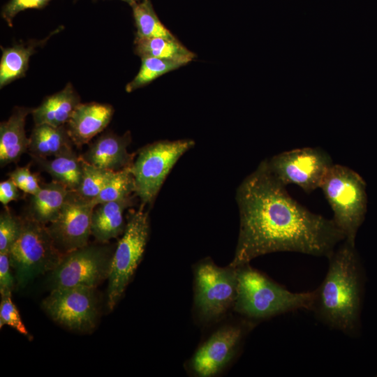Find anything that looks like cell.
I'll list each match as a JSON object with an SVG mask.
<instances>
[{"instance_id": "6da1fadb", "label": "cell", "mask_w": 377, "mask_h": 377, "mask_svg": "<svg viewBox=\"0 0 377 377\" xmlns=\"http://www.w3.org/2000/svg\"><path fill=\"white\" fill-rule=\"evenodd\" d=\"M236 200L240 224L230 267L281 251L327 258L345 239L332 219L310 212L293 199L271 174L265 160L240 184Z\"/></svg>"}, {"instance_id": "7a4b0ae2", "label": "cell", "mask_w": 377, "mask_h": 377, "mask_svg": "<svg viewBox=\"0 0 377 377\" xmlns=\"http://www.w3.org/2000/svg\"><path fill=\"white\" fill-rule=\"evenodd\" d=\"M327 258L328 269L321 284L313 290L310 311L330 328L356 337L361 330L366 278L355 242L345 239Z\"/></svg>"}, {"instance_id": "3957f363", "label": "cell", "mask_w": 377, "mask_h": 377, "mask_svg": "<svg viewBox=\"0 0 377 377\" xmlns=\"http://www.w3.org/2000/svg\"><path fill=\"white\" fill-rule=\"evenodd\" d=\"M237 269L234 310L249 320L267 319L300 309L310 310L314 292L293 293L251 267Z\"/></svg>"}, {"instance_id": "277c9868", "label": "cell", "mask_w": 377, "mask_h": 377, "mask_svg": "<svg viewBox=\"0 0 377 377\" xmlns=\"http://www.w3.org/2000/svg\"><path fill=\"white\" fill-rule=\"evenodd\" d=\"M320 188L332 208V219L342 231L345 239L355 242L357 232L367 212L365 182L350 168L333 164Z\"/></svg>"}, {"instance_id": "5b68a950", "label": "cell", "mask_w": 377, "mask_h": 377, "mask_svg": "<svg viewBox=\"0 0 377 377\" xmlns=\"http://www.w3.org/2000/svg\"><path fill=\"white\" fill-rule=\"evenodd\" d=\"M22 219L21 234L8 252L18 288H24L38 276L50 272L64 256L46 225L26 215Z\"/></svg>"}, {"instance_id": "8992f818", "label": "cell", "mask_w": 377, "mask_h": 377, "mask_svg": "<svg viewBox=\"0 0 377 377\" xmlns=\"http://www.w3.org/2000/svg\"><path fill=\"white\" fill-rule=\"evenodd\" d=\"M129 209L124 231L113 252L108 276V308L112 310L122 297L141 261L149 237L148 212Z\"/></svg>"}, {"instance_id": "52a82bcc", "label": "cell", "mask_w": 377, "mask_h": 377, "mask_svg": "<svg viewBox=\"0 0 377 377\" xmlns=\"http://www.w3.org/2000/svg\"><path fill=\"white\" fill-rule=\"evenodd\" d=\"M195 145L193 140H158L140 149L130 167L140 207L151 205L170 171Z\"/></svg>"}, {"instance_id": "ba28073f", "label": "cell", "mask_w": 377, "mask_h": 377, "mask_svg": "<svg viewBox=\"0 0 377 377\" xmlns=\"http://www.w3.org/2000/svg\"><path fill=\"white\" fill-rule=\"evenodd\" d=\"M106 244H88L64 254L49 272L51 290L77 286L95 288L108 279L114 251Z\"/></svg>"}, {"instance_id": "9c48e42d", "label": "cell", "mask_w": 377, "mask_h": 377, "mask_svg": "<svg viewBox=\"0 0 377 377\" xmlns=\"http://www.w3.org/2000/svg\"><path fill=\"white\" fill-rule=\"evenodd\" d=\"M195 307L205 322L219 318L233 307L237 295V269L221 267L210 260L195 268Z\"/></svg>"}, {"instance_id": "30bf717a", "label": "cell", "mask_w": 377, "mask_h": 377, "mask_svg": "<svg viewBox=\"0 0 377 377\" xmlns=\"http://www.w3.org/2000/svg\"><path fill=\"white\" fill-rule=\"evenodd\" d=\"M265 161L269 172L281 184H295L308 193L320 188L334 164L330 154L319 147L293 149Z\"/></svg>"}, {"instance_id": "8fae6325", "label": "cell", "mask_w": 377, "mask_h": 377, "mask_svg": "<svg viewBox=\"0 0 377 377\" xmlns=\"http://www.w3.org/2000/svg\"><path fill=\"white\" fill-rule=\"evenodd\" d=\"M94 288L77 286L52 290L42 302L43 309L64 327L88 332L95 327L98 317Z\"/></svg>"}, {"instance_id": "7c38bea8", "label": "cell", "mask_w": 377, "mask_h": 377, "mask_svg": "<svg viewBox=\"0 0 377 377\" xmlns=\"http://www.w3.org/2000/svg\"><path fill=\"white\" fill-rule=\"evenodd\" d=\"M91 200L71 191L58 217L47 226L59 251L65 254L89 244L91 216L95 208Z\"/></svg>"}, {"instance_id": "4fadbf2b", "label": "cell", "mask_w": 377, "mask_h": 377, "mask_svg": "<svg viewBox=\"0 0 377 377\" xmlns=\"http://www.w3.org/2000/svg\"><path fill=\"white\" fill-rule=\"evenodd\" d=\"M246 328L224 326L214 332L195 351L191 368L198 376L211 377L219 373L235 357Z\"/></svg>"}, {"instance_id": "5bb4252c", "label": "cell", "mask_w": 377, "mask_h": 377, "mask_svg": "<svg viewBox=\"0 0 377 377\" xmlns=\"http://www.w3.org/2000/svg\"><path fill=\"white\" fill-rule=\"evenodd\" d=\"M132 140L130 131L119 135L112 131L100 135L81 156L86 162L98 168L119 171L130 168L134 161L135 154L128 151Z\"/></svg>"}, {"instance_id": "9a60e30c", "label": "cell", "mask_w": 377, "mask_h": 377, "mask_svg": "<svg viewBox=\"0 0 377 377\" xmlns=\"http://www.w3.org/2000/svg\"><path fill=\"white\" fill-rule=\"evenodd\" d=\"M114 110L108 103H80L66 124L68 133L77 148L88 144L110 124Z\"/></svg>"}, {"instance_id": "2e32d148", "label": "cell", "mask_w": 377, "mask_h": 377, "mask_svg": "<svg viewBox=\"0 0 377 377\" xmlns=\"http://www.w3.org/2000/svg\"><path fill=\"white\" fill-rule=\"evenodd\" d=\"M33 108L16 107L9 118L0 124V165L17 163L29 149L25 131L26 118Z\"/></svg>"}, {"instance_id": "e0dca14e", "label": "cell", "mask_w": 377, "mask_h": 377, "mask_svg": "<svg viewBox=\"0 0 377 377\" xmlns=\"http://www.w3.org/2000/svg\"><path fill=\"white\" fill-rule=\"evenodd\" d=\"M134 194L124 199L97 205L92 213L91 233L100 243H108L110 239L122 235L126 223L124 213L135 204Z\"/></svg>"}, {"instance_id": "ac0fdd59", "label": "cell", "mask_w": 377, "mask_h": 377, "mask_svg": "<svg viewBox=\"0 0 377 377\" xmlns=\"http://www.w3.org/2000/svg\"><path fill=\"white\" fill-rule=\"evenodd\" d=\"M80 103V96L68 82L61 91L45 97L37 108H33L34 124L65 126Z\"/></svg>"}, {"instance_id": "d6986e66", "label": "cell", "mask_w": 377, "mask_h": 377, "mask_svg": "<svg viewBox=\"0 0 377 377\" xmlns=\"http://www.w3.org/2000/svg\"><path fill=\"white\" fill-rule=\"evenodd\" d=\"M71 190L55 180L40 183V189L30 195L26 216L44 225H48L59 216Z\"/></svg>"}, {"instance_id": "ffe728a7", "label": "cell", "mask_w": 377, "mask_h": 377, "mask_svg": "<svg viewBox=\"0 0 377 377\" xmlns=\"http://www.w3.org/2000/svg\"><path fill=\"white\" fill-rule=\"evenodd\" d=\"M65 126L35 125L29 136V155L43 158L57 156L74 151Z\"/></svg>"}, {"instance_id": "44dd1931", "label": "cell", "mask_w": 377, "mask_h": 377, "mask_svg": "<svg viewBox=\"0 0 377 377\" xmlns=\"http://www.w3.org/2000/svg\"><path fill=\"white\" fill-rule=\"evenodd\" d=\"M32 162L68 189L75 191L82 175V158L75 151L54 156L52 159L29 155Z\"/></svg>"}, {"instance_id": "7402d4cb", "label": "cell", "mask_w": 377, "mask_h": 377, "mask_svg": "<svg viewBox=\"0 0 377 377\" xmlns=\"http://www.w3.org/2000/svg\"><path fill=\"white\" fill-rule=\"evenodd\" d=\"M44 40L31 41L1 47L2 54L0 60V88L25 76L31 57L36 52V47L41 46Z\"/></svg>"}, {"instance_id": "603a6c76", "label": "cell", "mask_w": 377, "mask_h": 377, "mask_svg": "<svg viewBox=\"0 0 377 377\" xmlns=\"http://www.w3.org/2000/svg\"><path fill=\"white\" fill-rule=\"evenodd\" d=\"M134 52L140 58L157 57L182 62L186 65L195 54L177 39L164 38H135Z\"/></svg>"}, {"instance_id": "cb8c5ba5", "label": "cell", "mask_w": 377, "mask_h": 377, "mask_svg": "<svg viewBox=\"0 0 377 377\" xmlns=\"http://www.w3.org/2000/svg\"><path fill=\"white\" fill-rule=\"evenodd\" d=\"M137 38L177 39L161 22L150 0H141L131 6Z\"/></svg>"}, {"instance_id": "d4e9b609", "label": "cell", "mask_w": 377, "mask_h": 377, "mask_svg": "<svg viewBox=\"0 0 377 377\" xmlns=\"http://www.w3.org/2000/svg\"><path fill=\"white\" fill-rule=\"evenodd\" d=\"M185 64L157 57L141 58V66L135 77L126 86L128 93L143 87L163 75L176 70Z\"/></svg>"}, {"instance_id": "484cf974", "label": "cell", "mask_w": 377, "mask_h": 377, "mask_svg": "<svg viewBox=\"0 0 377 377\" xmlns=\"http://www.w3.org/2000/svg\"><path fill=\"white\" fill-rule=\"evenodd\" d=\"M135 184L130 168L114 172L112 177L101 193L91 200L98 204L124 199L135 194Z\"/></svg>"}, {"instance_id": "4316f807", "label": "cell", "mask_w": 377, "mask_h": 377, "mask_svg": "<svg viewBox=\"0 0 377 377\" xmlns=\"http://www.w3.org/2000/svg\"><path fill=\"white\" fill-rule=\"evenodd\" d=\"M114 173V171L98 168L83 160L82 179L75 192L85 200H93L110 182Z\"/></svg>"}, {"instance_id": "83f0119b", "label": "cell", "mask_w": 377, "mask_h": 377, "mask_svg": "<svg viewBox=\"0 0 377 377\" xmlns=\"http://www.w3.org/2000/svg\"><path fill=\"white\" fill-rule=\"evenodd\" d=\"M0 215V253H8L19 238L23 225L22 217L15 216L7 206Z\"/></svg>"}, {"instance_id": "f1b7e54d", "label": "cell", "mask_w": 377, "mask_h": 377, "mask_svg": "<svg viewBox=\"0 0 377 377\" xmlns=\"http://www.w3.org/2000/svg\"><path fill=\"white\" fill-rule=\"evenodd\" d=\"M8 176L24 193L34 195L40 189L39 177L31 172L29 165L16 168Z\"/></svg>"}, {"instance_id": "f546056e", "label": "cell", "mask_w": 377, "mask_h": 377, "mask_svg": "<svg viewBox=\"0 0 377 377\" xmlns=\"http://www.w3.org/2000/svg\"><path fill=\"white\" fill-rule=\"evenodd\" d=\"M7 325L15 329L22 334L29 337L20 313L11 300V295L1 297L0 304V327Z\"/></svg>"}, {"instance_id": "4dcf8cb0", "label": "cell", "mask_w": 377, "mask_h": 377, "mask_svg": "<svg viewBox=\"0 0 377 377\" xmlns=\"http://www.w3.org/2000/svg\"><path fill=\"white\" fill-rule=\"evenodd\" d=\"M52 0H9L1 12L2 18L12 27L14 17L20 12L28 9H41Z\"/></svg>"}, {"instance_id": "1f68e13d", "label": "cell", "mask_w": 377, "mask_h": 377, "mask_svg": "<svg viewBox=\"0 0 377 377\" xmlns=\"http://www.w3.org/2000/svg\"><path fill=\"white\" fill-rule=\"evenodd\" d=\"M8 253H0V293L1 297L11 295L15 279L10 271Z\"/></svg>"}, {"instance_id": "d6a6232c", "label": "cell", "mask_w": 377, "mask_h": 377, "mask_svg": "<svg viewBox=\"0 0 377 377\" xmlns=\"http://www.w3.org/2000/svg\"><path fill=\"white\" fill-rule=\"evenodd\" d=\"M21 197L20 188L11 179L0 182V202L3 206H7L12 201L17 200Z\"/></svg>"}, {"instance_id": "836d02e7", "label": "cell", "mask_w": 377, "mask_h": 377, "mask_svg": "<svg viewBox=\"0 0 377 377\" xmlns=\"http://www.w3.org/2000/svg\"><path fill=\"white\" fill-rule=\"evenodd\" d=\"M127 3H128L131 6L133 5L134 3L141 1V0H121Z\"/></svg>"}]
</instances>
